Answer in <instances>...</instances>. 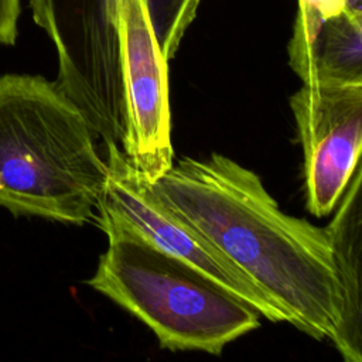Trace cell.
I'll return each mask as SVG.
<instances>
[{
	"label": "cell",
	"mask_w": 362,
	"mask_h": 362,
	"mask_svg": "<svg viewBox=\"0 0 362 362\" xmlns=\"http://www.w3.org/2000/svg\"><path fill=\"white\" fill-rule=\"evenodd\" d=\"M106 235L86 284L144 322L161 348L219 355L259 328L260 313L201 270L133 233Z\"/></svg>",
	"instance_id": "cell-3"
},
{
	"label": "cell",
	"mask_w": 362,
	"mask_h": 362,
	"mask_svg": "<svg viewBox=\"0 0 362 362\" xmlns=\"http://www.w3.org/2000/svg\"><path fill=\"white\" fill-rule=\"evenodd\" d=\"M156 194L315 339L334 338L341 287L324 228L283 212L259 175L212 153L184 157Z\"/></svg>",
	"instance_id": "cell-1"
},
{
	"label": "cell",
	"mask_w": 362,
	"mask_h": 362,
	"mask_svg": "<svg viewBox=\"0 0 362 362\" xmlns=\"http://www.w3.org/2000/svg\"><path fill=\"white\" fill-rule=\"evenodd\" d=\"M345 10V0H298L293 25L318 24Z\"/></svg>",
	"instance_id": "cell-9"
},
{
	"label": "cell",
	"mask_w": 362,
	"mask_h": 362,
	"mask_svg": "<svg viewBox=\"0 0 362 362\" xmlns=\"http://www.w3.org/2000/svg\"><path fill=\"white\" fill-rule=\"evenodd\" d=\"M20 10V0H0V45H14Z\"/></svg>",
	"instance_id": "cell-10"
},
{
	"label": "cell",
	"mask_w": 362,
	"mask_h": 362,
	"mask_svg": "<svg viewBox=\"0 0 362 362\" xmlns=\"http://www.w3.org/2000/svg\"><path fill=\"white\" fill-rule=\"evenodd\" d=\"M324 229L342 297L332 344L346 362H362V157Z\"/></svg>",
	"instance_id": "cell-8"
},
{
	"label": "cell",
	"mask_w": 362,
	"mask_h": 362,
	"mask_svg": "<svg viewBox=\"0 0 362 362\" xmlns=\"http://www.w3.org/2000/svg\"><path fill=\"white\" fill-rule=\"evenodd\" d=\"M126 132L122 150L150 181L174 164L167 59L146 0H117Z\"/></svg>",
	"instance_id": "cell-6"
},
{
	"label": "cell",
	"mask_w": 362,
	"mask_h": 362,
	"mask_svg": "<svg viewBox=\"0 0 362 362\" xmlns=\"http://www.w3.org/2000/svg\"><path fill=\"white\" fill-rule=\"evenodd\" d=\"M290 107L304 151L307 208L327 216L362 157V83H303Z\"/></svg>",
	"instance_id": "cell-7"
},
{
	"label": "cell",
	"mask_w": 362,
	"mask_h": 362,
	"mask_svg": "<svg viewBox=\"0 0 362 362\" xmlns=\"http://www.w3.org/2000/svg\"><path fill=\"white\" fill-rule=\"evenodd\" d=\"M34 23L55 45L57 83L105 146L122 144L126 105L117 0H28ZM158 47L170 61L201 0H146Z\"/></svg>",
	"instance_id": "cell-4"
},
{
	"label": "cell",
	"mask_w": 362,
	"mask_h": 362,
	"mask_svg": "<svg viewBox=\"0 0 362 362\" xmlns=\"http://www.w3.org/2000/svg\"><path fill=\"white\" fill-rule=\"evenodd\" d=\"M96 134L55 81L0 76V206L16 216L93 219L107 165Z\"/></svg>",
	"instance_id": "cell-2"
},
{
	"label": "cell",
	"mask_w": 362,
	"mask_h": 362,
	"mask_svg": "<svg viewBox=\"0 0 362 362\" xmlns=\"http://www.w3.org/2000/svg\"><path fill=\"white\" fill-rule=\"evenodd\" d=\"M105 147L107 175L92 219L100 230L133 233L201 270L269 321L290 324V315L276 301L164 204L151 181L132 164L120 144Z\"/></svg>",
	"instance_id": "cell-5"
},
{
	"label": "cell",
	"mask_w": 362,
	"mask_h": 362,
	"mask_svg": "<svg viewBox=\"0 0 362 362\" xmlns=\"http://www.w3.org/2000/svg\"><path fill=\"white\" fill-rule=\"evenodd\" d=\"M345 11L362 13V0H345Z\"/></svg>",
	"instance_id": "cell-11"
}]
</instances>
